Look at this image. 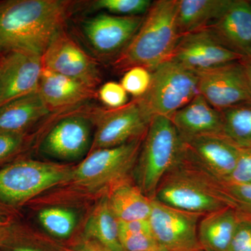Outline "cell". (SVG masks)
I'll return each mask as SVG.
<instances>
[{
  "instance_id": "cell-37",
  "label": "cell",
  "mask_w": 251,
  "mask_h": 251,
  "mask_svg": "<svg viewBox=\"0 0 251 251\" xmlns=\"http://www.w3.org/2000/svg\"><path fill=\"white\" fill-rule=\"evenodd\" d=\"M13 251H40L36 250V249H31V248L27 247H17L14 249Z\"/></svg>"
},
{
  "instance_id": "cell-36",
  "label": "cell",
  "mask_w": 251,
  "mask_h": 251,
  "mask_svg": "<svg viewBox=\"0 0 251 251\" xmlns=\"http://www.w3.org/2000/svg\"><path fill=\"white\" fill-rule=\"evenodd\" d=\"M242 62L244 69H245L246 74H247L248 81H249L251 90V58L245 57L242 59Z\"/></svg>"
},
{
  "instance_id": "cell-26",
  "label": "cell",
  "mask_w": 251,
  "mask_h": 251,
  "mask_svg": "<svg viewBox=\"0 0 251 251\" xmlns=\"http://www.w3.org/2000/svg\"><path fill=\"white\" fill-rule=\"evenodd\" d=\"M39 220L49 233L59 238L69 237L75 228L77 221L74 211L60 207L42 209L39 212Z\"/></svg>"
},
{
  "instance_id": "cell-28",
  "label": "cell",
  "mask_w": 251,
  "mask_h": 251,
  "mask_svg": "<svg viewBox=\"0 0 251 251\" xmlns=\"http://www.w3.org/2000/svg\"><path fill=\"white\" fill-rule=\"evenodd\" d=\"M119 239L124 251H155L163 249L152 232L119 229Z\"/></svg>"
},
{
  "instance_id": "cell-15",
  "label": "cell",
  "mask_w": 251,
  "mask_h": 251,
  "mask_svg": "<svg viewBox=\"0 0 251 251\" xmlns=\"http://www.w3.org/2000/svg\"><path fill=\"white\" fill-rule=\"evenodd\" d=\"M90 122L83 114L64 117L46 135L41 151L65 161L80 158L87 152L91 143Z\"/></svg>"
},
{
  "instance_id": "cell-8",
  "label": "cell",
  "mask_w": 251,
  "mask_h": 251,
  "mask_svg": "<svg viewBox=\"0 0 251 251\" xmlns=\"http://www.w3.org/2000/svg\"><path fill=\"white\" fill-rule=\"evenodd\" d=\"M84 115L97 126L90 151L143 138L151 120L144 112L138 99L119 108L85 109Z\"/></svg>"
},
{
  "instance_id": "cell-39",
  "label": "cell",
  "mask_w": 251,
  "mask_h": 251,
  "mask_svg": "<svg viewBox=\"0 0 251 251\" xmlns=\"http://www.w3.org/2000/svg\"><path fill=\"white\" fill-rule=\"evenodd\" d=\"M168 251L166 250V249H161V250H158V251Z\"/></svg>"
},
{
  "instance_id": "cell-11",
  "label": "cell",
  "mask_w": 251,
  "mask_h": 251,
  "mask_svg": "<svg viewBox=\"0 0 251 251\" xmlns=\"http://www.w3.org/2000/svg\"><path fill=\"white\" fill-rule=\"evenodd\" d=\"M198 90L218 110L251 103V90L242 60L197 74Z\"/></svg>"
},
{
  "instance_id": "cell-17",
  "label": "cell",
  "mask_w": 251,
  "mask_h": 251,
  "mask_svg": "<svg viewBox=\"0 0 251 251\" xmlns=\"http://www.w3.org/2000/svg\"><path fill=\"white\" fill-rule=\"evenodd\" d=\"M225 48L247 57L251 48V5L232 0L224 14L205 27Z\"/></svg>"
},
{
  "instance_id": "cell-1",
  "label": "cell",
  "mask_w": 251,
  "mask_h": 251,
  "mask_svg": "<svg viewBox=\"0 0 251 251\" xmlns=\"http://www.w3.org/2000/svg\"><path fill=\"white\" fill-rule=\"evenodd\" d=\"M72 6L63 0L0 1V51L41 57L64 29Z\"/></svg>"
},
{
  "instance_id": "cell-38",
  "label": "cell",
  "mask_w": 251,
  "mask_h": 251,
  "mask_svg": "<svg viewBox=\"0 0 251 251\" xmlns=\"http://www.w3.org/2000/svg\"><path fill=\"white\" fill-rule=\"evenodd\" d=\"M247 57H249V58H251V48L250 50H249V54H248Z\"/></svg>"
},
{
  "instance_id": "cell-29",
  "label": "cell",
  "mask_w": 251,
  "mask_h": 251,
  "mask_svg": "<svg viewBox=\"0 0 251 251\" xmlns=\"http://www.w3.org/2000/svg\"><path fill=\"white\" fill-rule=\"evenodd\" d=\"M151 82V72L145 68L135 67L124 74L121 84L127 94L134 99L143 97L150 88Z\"/></svg>"
},
{
  "instance_id": "cell-5",
  "label": "cell",
  "mask_w": 251,
  "mask_h": 251,
  "mask_svg": "<svg viewBox=\"0 0 251 251\" xmlns=\"http://www.w3.org/2000/svg\"><path fill=\"white\" fill-rule=\"evenodd\" d=\"M74 168L57 163L21 160L0 169V206L16 207L62 182Z\"/></svg>"
},
{
  "instance_id": "cell-7",
  "label": "cell",
  "mask_w": 251,
  "mask_h": 251,
  "mask_svg": "<svg viewBox=\"0 0 251 251\" xmlns=\"http://www.w3.org/2000/svg\"><path fill=\"white\" fill-rule=\"evenodd\" d=\"M144 138L115 148L90 151L87 158L73 169L71 180L88 189L108 188L110 191L117 185L133 179Z\"/></svg>"
},
{
  "instance_id": "cell-40",
  "label": "cell",
  "mask_w": 251,
  "mask_h": 251,
  "mask_svg": "<svg viewBox=\"0 0 251 251\" xmlns=\"http://www.w3.org/2000/svg\"><path fill=\"white\" fill-rule=\"evenodd\" d=\"M251 5V1H250Z\"/></svg>"
},
{
  "instance_id": "cell-21",
  "label": "cell",
  "mask_w": 251,
  "mask_h": 251,
  "mask_svg": "<svg viewBox=\"0 0 251 251\" xmlns=\"http://www.w3.org/2000/svg\"><path fill=\"white\" fill-rule=\"evenodd\" d=\"M241 215L227 207L202 216L198 225V239L204 251H227Z\"/></svg>"
},
{
  "instance_id": "cell-25",
  "label": "cell",
  "mask_w": 251,
  "mask_h": 251,
  "mask_svg": "<svg viewBox=\"0 0 251 251\" xmlns=\"http://www.w3.org/2000/svg\"><path fill=\"white\" fill-rule=\"evenodd\" d=\"M224 135L240 149L251 148V103L221 110Z\"/></svg>"
},
{
  "instance_id": "cell-12",
  "label": "cell",
  "mask_w": 251,
  "mask_h": 251,
  "mask_svg": "<svg viewBox=\"0 0 251 251\" xmlns=\"http://www.w3.org/2000/svg\"><path fill=\"white\" fill-rule=\"evenodd\" d=\"M145 18L103 13L87 18L82 24L86 40L97 54L116 58L138 31Z\"/></svg>"
},
{
  "instance_id": "cell-14",
  "label": "cell",
  "mask_w": 251,
  "mask_h": 251,
  "mask_svg": "<svg viewBox=\"0 0 251 251\" xmlns=\"http://www.w3.org/2000/svg\"><path fill=\"white\" fill-rule=\"evenodd\" d=\"M41 57L9 52L0 59V107L39 90Z\"/></svg>"
},
{
  "instance_id": "cell-23",
  "label": "cell",
  "mask_w": 251,
  "mask_h": 251,
  "mask_svg": "<svg viewBox=\"0 0 251 251\" xmlns=\"http://www.w3.org/2000/svg\"><path fill=\"white\" fill-rule=\"evenodd\" d=\"M109 204L118 221L148 220L153 200L144 194L133 179L127 180L109 191Z\"/></svg>"
},
{
  "instance_id": "cell-6",
  "label": "cell",
  "mask_w": 251,
  "mask_h": 251,
  "mask_svg": "<svg viewBox=\"0 0 251 251\" xmlns=\"http://www.w3.org/2000/svg\"><path fill=\"white\" fill-rule=\"evenodd\" d=\"M199 94L197 74L168 60L151 72L150 88L138 100L151 120L157 116L171 119Z\"/></svg>"
},
{
  "instance_id": "cell-10",
  "label": "cell",
  "mask_w": 251,
  "mask_h": 251,
  "mask_svg": "<svg viewBox=\"0 0 251 251\" xmlns=\"http://www.w3.org/2000/svg\"><path fill=\"white\" fill-rule=\"evenodd\" d=\"M44 69L96 89L101 81L99 63L63 29L41 56Z\"/></svg>"
},
{
  "instance_id": "cell-27",
  "label": "cell",
  "mask_w": 251,
  "mask_h": 251,
  "mask_svg": "<svg viewBox=\"0 0 251 251\" xmlns=\"http://www.w3.org/2000/svg\"><path fill=\"white\" fill-rule=\"evenodd\" d=\"M151 4L150 0H97L93 7L115 16H139L146 14Z\"/></svg>"
},
{
  "instance_id": "cell-20",
  "label": "cell",
  "mask_w": 251,
  "mask_h": 251,
  "mask_svg": "<svg viewBox=\"0 0 251 251\" xmlns=\"http://www.w3.org/2000/svg\"><path fill=\"white\" fill-rule=\"evenodd\" d=\"M49 114L38 92L15 99L0 107V132L26 134Z\"/></svg>"
},
{
  "instance_id": "cell-3",
  "label": "cell",
  "mask_w": 251,
  "mask_h": 251,
  "mask_svg": "<svg viewBox=\"0 0 251 251\" xmlns=\"http://www.w3.org/2000/svg\"><path fill=\"white\" fill-rule=\"evenodd\" d=\"M176 9L177 0L152 1L136 34L114 59V69L125 72L141 67L151 72L170 60L180 37Z\"/></svg>"
},
{
  "instance_id": "cell-4",
  "label": "cell",
  "mask_w": 251,
  "mask_h": 251,
  "mask_svg": "<svg viewBox=\"0 0 251 251\" xmlns=\"http://www.w3.org/2000/svg\"><path fill=\"white\" fill-rule=\"evenodd\" d=\"M182 150V141L167 117H153L142 143L133 170V182L144 194L154 200L157 188Z\"/></svg>"
},
{
  "instance_id": "cell-35",
  "label": "cell",
  "mask_w": 251,
  "mask_h": 251,
  "mask_svg": "<svg viewBox=\"0 0 251 251\" xmlns=\"http://www.w3.org/2000/svg\"><path fill=\"white\" fill-rule=\"evenodd\" d=\"M10 226L6 223L0 221V244L4 243L9 239L11 234Z\"/></svg>"
},
{
  "instance_id": "cell-33",
  "label": "cell",
  "mask_w": 251,
  "mask_h": 251,
  "mask_svg": "<svg viewBox=\"0 0 251 251\" xmlns=\"http://www.w3.org/2000/svg\"><path fill=\"white\" fill-rule=\"evenodd\" d=\"M227 251H251V220L241 216Z\"/></svg>"
},
{
  "instance_id": "cell-16",
  "label": "cell",
  "mask_w": 251,
  "mask_h": 251,
  "mask_svg": "<svg viewBox=\"0 0 251 251\" xmlns=\"http://www.w3.org/2000/svg\"><path fill=\"white\" fill-rule=\"evenodd\" d=\"M185 150L216 177L227 182L237 166L241 149L224 135L181 140Z\"/></svg>"
},
{
  "instance_id": "cell-31",
  "label": "cell",
  "mask_w": 251,
  "mask_h": 251,
  "mask_svg": "<svg viewBox=\"0 0 251 251\" xmlns=\"http://www.w3.org/2000/svg\"><path fill=\"white\" fill-rule=\"evenodd\" d=\"M97 95L105 108H121L128 103V94L118 82H105L100 86Z\"/></svg>"
},
{
  "instance_id": "cell-9",
  "label": "cell",
  "mask_w": 251,
  "mask_h": 251,
  "mask_svg": "<svg viewBox=\"0 0 251 251\" xmlns=\"http://www.w3.org/2000/svg\"><path fill=\"white\" fill-rule=\"evenodd\" d=\"M202 214L175 209L153 200L149 218L153 236L168 251H204L198 239Z\"/></svg>"
},
{
  "instance_id": "cell-22",
  "label": "cell",
  "mask_w": 251,
  "mask_h": 251,
  "mask_svg": "<svg viewBox=\"0 0 251 251\" xmlns=\"http://www.w3.org/2000/svg\"><path fill=\"white\" fill-rule=\"evenodd\" d=\"M232 0H177L176 23L180 36L204 29L219 19Z\"/></svg>"
},
{
  "instance_id": "cell-2",
  "label": "cell",
  "mask_w": 251,
  "mask_h": 251,
  "mask_svg": "<svg viewBox=\"0 0 251 251\" xmlns=\"http://www.w3.org/2000/svg\"><path fill=\"white\" fill-rule=\"evenodd\" d=\"M154 200L175 209L202 215L234 208L226 181L200 164L185 150L183 143L179 158L162 179Z\"/></svg>"
},
{
  "instance_id": "cell-30",
  "label": "cell",
  "mask_w": 251,
  "mask_h": 251,
  "mask_svg": "<svg viewBox=\"0 0 251 251\" xmlns=\"http://www.w3.org/2000/svg\"><path fill=\"white\" fill-rule=\"evenodd\" d=\"M226 187L234 209L241 216L251 220V184L226 182Z\"/></svg>"
},
{
  "instance_id": "cell-32",
  "label": "cell",
  "mask_w": 251,
  "mask_h": 251,
  "mask_svg": "<svg viewBox=\"0 0 251 251\" xmlns=\"http://www.w3.org/2000/svg\"><path fill=\"white\" fill-rule=\"evenodd\" d=\"M26 134L0 132V165L21 153L25 146Z\"/></svg>"
},
{
  "instance_id": "cell-19",
  "label": "cell",
  "mask_w": 251,
  "mask_h": 251,
  "mask_svg": "<svg viewBox=\"0 0 251 251\" xmlns=\"http://www.w3.org/2000/svg\"><path fill=\"white\" fill-rule=\"evenodd\" d=\"M170 120L181 140L203 135H224L221 111L211 106L200 94Z\"/></svg>"
},
{
  "instance_id": "cell-18",
  "label": "cell",
  "mask_w": 251,
  "mask_h": 251,
  "mask_svg": "<svg viewBox=\"0 0 251 251\" xmlns=\"http://www.w3.org/2000/svg\"><path fill=\"white\" fill-rule=\"evenodd\" d=\"M38 92L50 113L78 106L97 95L96 89L83 82L44 68Z\"/></svg>"
},
{
  "instance_id": "cell-13",
  "label": "cell",
  "mask_w": 251,
  "mask_h": 251,
  "mask_svg": "<svg viewBox=\"0 0 251 251\" xmlns=\"http://www.w3.org/2000/svg\"><path fill=\"white\" fill-rule=\"evenodd\" d=\"M244 58L220 44L204 28L180 36L170 60L197 74Z\"/></svg>"
},
{
  "instance_id": "cell-34",
  "label": "cell",
  "mask_w": 251,
  "mask_h": 251,
  "mask_svg": "<svg viewBox=\"0 0 251 251\" xmlns=\"http://www.w3.org/2000/svg\"><path fill=\"white\" fill-rule=\"evenodd\" d=\"M227 182L251 184V148L241 149L237 166Z\"/></svg>"
},
{
  "instance_id": "cell-24",
  "label": "cell",
  "mask_w": 251,
  "mask_h": 251,
  "mask_svg": "<svg viewBox=\"0 0 251 251\" xmlns=\"http://www.w3.org/2000/svg\"><path fill=\"white\" fill-rule=\"evenodd\" d=\"M87 233L107 251H124L119 239V221L112 211L108 196L97 204L86 226Z\"/></svg>"
}]
</instances>
